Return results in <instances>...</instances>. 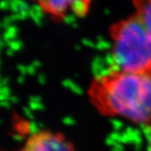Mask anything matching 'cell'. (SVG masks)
Here are the masks:
<instances>
[{
    "label": "cell",
    "mask_w": 151,
    "mask_h": 151,
    "mask_svg": "<svg viewBox=\"0 0 151 151\" xmlns=\"http://www.w3.org/2000/svg\"><path fill=\"white\" fill-rule=\"evenodd\" d=\"M88 98L107 117H120L151 129V63L130 69L112 68L96 77Z\"/></svg>",
    "instance_id": "cell-1"
},
{
    "label": "cell",
    "mask_w": 151,
    "mask_h": 151,
    "mask_svg": "<svg viewBox=\"0 0 151 151\" xmlns=\"http://www.w3.org/2000/svg\"><path fill=\"white\" fill-rule=\"evenodd\" d=\"M109 35L115 68H137L151 63V29L136 13L112 24Z\"/></svg>",
    "instance_id": "cell-2"
},
{
    "label": "cell",
    "mask_w": 151,
    "mask_h": 151,
    "mask_svg": "<svg viewBox=\"0 0 151 151\" xmlns=\"http://www.w3.org/2000/svg\"><path fill=\"white\" fill-rule=\"evenodd\" d=\"M55 21L68 17H85L89 12L93 0H30Z\"/></svg>",
    "instance_id": "cell-3"
},
{
    "label": "cell",
    "mask_w": 151,
    "mask_h": 151,
    "mask_svg": "<svg viewBox=\"0 0 151 151\" xmlns=\"http://www.w3.org/2000/svg\"><path fill=\"white\" fill-rule=\"evenodd\" d=\"M18 151H77L73 143L59 132L39 130L30 135Z\"/></svg>",
    "instance_id": "cell-4"
},
{
    "label": "cell",
    "mask_w": 151,
    "mask_h": 151,
    "mask_svg": "<svg viewBox=\"0 0 151 151\" xmlns=\"http://www.w3.org/2000/svg\"><path fill=\"white\" fill-rule=\"evenodd\" d=\"M147 151H151V133L148 137V140H147Z\"/></svg>",
    "instance_id": "cell-5"
}]
</instances>
